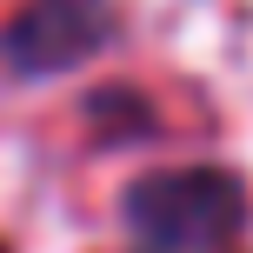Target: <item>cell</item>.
I'll use <instances>...</instances> for the list:
<instances>
[{
    "instance_id": "cell-2",
    "label": "cell",
    "mask_w": 253,
    "mask_h": 253,
    "mask_svg": "<svg viewBox=\"0 0 253 253\" xmlns=\"http://www.w3.org/2000/svg\"><path fill=\"white\" fill-rule=\"evenodd\" d=\"M114 40V0H27L0 34V67L20 80L67 74Z\"/></svg>"
},
{
    "instance_id": "cell-1",
    "label": "cell",
    "mask_w": 253,
    "mask_h": 253,
    "mask_svg": "<svg viewBox=\"0 0 253 253\" xmlns=\"http://www.w3.org/2000/svg\"><path fill=\"white\" fill-rule=\"evenodd\" d=\"M120 213L147 253H227L253 207L227 167H167L126 187Z\"/></svg>"
},
{
    "instance_id": "cell-3",
    "label": "cell",
    "mask_w": 253,
    "mask_h": 253,
    "mask_svg": "<svg viewBox=\"0 0 253 253\" xmlns=\"http://www.w3.org/2000/svg\"><path fill=\"white\" fill-rule=\"evenodd\" d=\"M0 253H7V247H0Z\"/></svg>"
}]
</instances>
